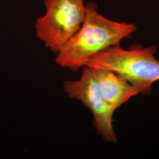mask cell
Wrapping results in <instances>:
<instances>
[{"mask_svg": "<svg viewBox=\"0 0 159 159\" xmlns=\"http://www.w3.org/2000/svg\"><path fill=\"white\" fill-rule=\"evenodd\" d=\"M85 0H44V15L35 22L37 37L57 54L81 28L86 13Z\"/></svg>", "mask_w": 159, "mask_h": 159, "instance_id": "3957f363", "label": "cell"}, {"mask_svg": "<svg viewBox=\"0 0 159 159\" xmlns=\"http://www.w3.org/2000/svg\"><path fill=\"white\" fill-rule=\"evenodd\" d=\"M156 47L134 44L125 50L120 45L110 47L91 57L85 66L112 71L125 78L144 95L151 93L152 84L159 80Z\"/></svg>", "mask_w": 159, "mask_h": 159, "instance_id": "7a4b0ae2", "label": "cell"}, {"mask_svg": "<svg viewBox=\"0 0 159 159\" xmlns=\"http://www.w3.org/2000/svg\"><path fill=\"white\" fill-rule=\"evenodd\" d=\"M85 7V19L81 28L57 53L56 58L59 66L73 71L84 67L97 53L120 45L121 40L130 37L137 29L134 24L119 23L103 17L94 3Z\"/></svg>", "mask_w": 159, "mask_h": 159, "instance_id": "6da1fadb", "label": "cell"}, {"mask_svg": "<svg viewBox=\"0 0 159 159\" xmlns=\"http://www.w3.org/2000/svg\"><path fill=\"white\" fill-rule=\"evenodd\" d=\"M82 68L79 79L64 82L65 92L69 97L79 100L91 110L94 125L102 139L108 142L116 143L117 137L113 124L114 111L102 96L93 68L87 66Z\"/></svg>", "mask_w": 159, "mask_h": 159, "instance_id": "277c9868", "label": "cell"}, {"mask_svg": "<svg viewBox=\"0 0 159 159\" xmlns=\"http://www.w3.org/2000/svg\"><path fill=\"white\" fill-rule=\"evenodd\" d=\"M92 68L102 96L114 111L131 97L140 93L119 74L106 69Z\"/></svg>", "mask_w": 159, "mask_h": 159, "instance_id": "5b68a950", "label": "cell"}]
</instances>
